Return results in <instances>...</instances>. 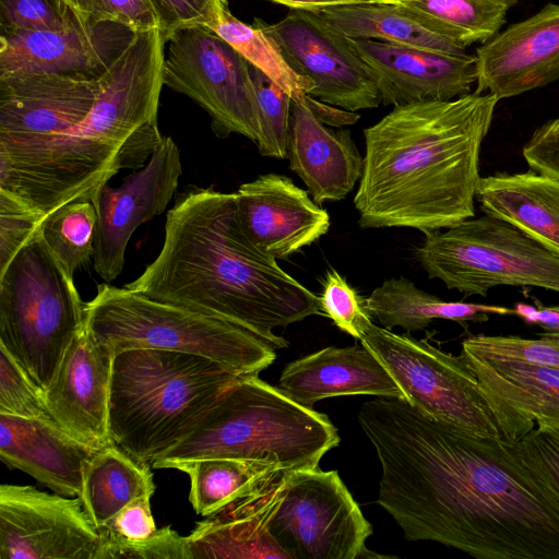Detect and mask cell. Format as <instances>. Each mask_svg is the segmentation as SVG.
<instances>
[{
  "label": "cell",
  "instance_id": "6da1fadb",
  "mask_svg": "<svg viewBox=\"0 0 559 559\" xmlns=\"http://www.w3.org/2000/svg\"><path fill=\"white\" fill-rule=\"evenodd\" d=\"M358 421L381 466L377 503L406 540L478 559H559V502L507 440L469 435L403 399L364 403Z\"/></svg>",
  "mask_w": 559,
  "mask_h": 559
},
{
  "label": "cell",
  "instance_id": "7a4b0ae2",
  "mask_svg": "<svg viewBox=\"0 0 559 559\" xmlns=\"http://www.w3.org/2000/svg\"><path fill=\"white\" fill-rule=\"evenodd\" d=\"M126 287L236 324L275 349L288 343L274 329L322 314L320 298L245 235L235 193L211 188L178 195L159 253Z\"/></svg>",
  "mask_w": 559,
  "mask_h": 559
},
{
  "label": "cell",
  "instance_id": "3957f363",
  "mask_svg": "<svg viewBox=\"0 0 559 559\" xmlns=\"http://www.w3.org/2000/svg\"><path fill=\"white\" fill-rule=\"evenodd\" d=\"M498 102L469 93L394 106L365 129L358 225L426 235L474 217L480 147Z\"/></svg>",
  "mask_w": 559,
  "mask_h": 559
},
{
  "label": "cell",
  "instance_id": "277c9868",
  "mask_svg": "<svg viewBox=\"0 0 559 559\" xmlns=\"http://www.w3.org/2000/svg\"><path fill=\"white\" fill-rule=\"evenodd\" d=\"M166 37L139 32L100 76L88 115L10 176L0 191L47 216L72 201H91L122 169H140L163 141L157 123Z\"/></svg>",
  "mask_w": 559,
  "mask_h": 559
},
{
  "label": "cell",
  "instance_id": "5b68a950",
  "mask_svg": "<svg viewBox=\"0 0 559 559\" xmlns=\"http://www.w3.org/2000/svg\"><path fill=\"white\" fill-rule=\"evenodd\" d=\"M338 443L337 429L326 415L298 404L258 374H245L226 386L190 432L152 467L226 457L290 473L319 467Z\"/></svg>",
  "mask_w": 559,
  "mask_h": 559
},
{
  "label": "cell",
  "instance_id": "8992f818",
  "mask_svg": "<svg viewBox=\"0 0 559 559\" xmlns=\"http://www.w3.org/2000/svg\"><path fill=\"white\" fill-rule=\"evenodd\" d=\"M240 376L218 361L189 353L155 348L116 353L108 404L111 443L152 466Z\"/></svg>",
  "mask_w": 559,
  "mask_h": 559
},
{
  "label": "cell",
  "instance_id": "52a82bcc",
  "mask_svg": "<svg viewBox=\"0 0 559 559\" xmlns=\"http://www.w3.org/2000/svg\"><path fill=\"white\" fill-rule=\"evenodd\" d=\"M85 304L39 231L0 271V347L41 393L85 326Z\"/></svg>",
  "mask_w": 559,
  "mask_h": 559
},
{
  "label": "cell",
  "instance_id": "ba28073f",
  "mask_svg": "<svg viewBox=\"0 0 559 559\" xmlns=\"http://www.w3.org/2000/svg\"><path fill=\"white\" fill-rule=\"evenodd\" d=\"M93 337L114 354L155 348L203 356L238 374H258L276 359L275 348L221 319L104 283L85 304Z\"/></svg>",
  "mask_w": 559,
  "mask_h": 559
},
{
  "label": "cell",
  "instance_id": "9c48e42d",
  "mask_svg": "<svg viewBox=\"0 0 559 559\" xmlns=\"http://www.w3.org/2000/svg\"><path fill=\"white\" fill-rule=\"evenodd\" d=\"M415 254L429 278L466 296L485 297L498 286L559 293V253L495 216L426 234Z\"/></svg>",
  "mask_w": 559,
  "mask_h": 559
},
{
  "label": "cell",
  "instance_id": "30bf717a",
  "mask_svg": "<svg viewBox=\"0 0 559 559\" xmlns=\"http://www.w3.org/2000/svg\"><path fill=\"white\" fill-rule=\"evenodd\" d=\"M360 342L383 364L412 406L478 438L504 439L493 402L462 355L373 323Z\"/></svg>",
  "mask_w": 559,
  "mask_h": 559
},
{
  "label": "cell",
  "instance_id": "8fae6325",
  "mask_svg": "<svg viewBox=\"0 0 559 559\" xmlns=\"http://www.w3.org/2000/svg\"><path fill=\"white\" fill-rule=\"evenodd\" d=\"M269 533L287 559L372 558V526L336 471L288 473Z\"/></svg>",
  "mask_w": 559,
  "mask_h": 559
},
{
  "label": "cell",
  "instance_id": "7c38bea8",
  "mask_svg": "<svg viewBox=\"0 0 559 559\" xmlns=\"http://www.w3.org/2000/svg\"><path fill=\"white\" fill-rule=\"evenodd\" d=\"M164 85L185 94L212 118L217 136L241 134L257 142L258 121L250 63L204 25L166 37Z\"/></svg>",
  "mask_w": 559,
  "mask_h": 559
},
{
  "label": "cell",
  "instance_id": "4fadbf2b",
  "mask_svg": "<svg viewBox=\"0 0 559 559\" xmlns=\"http://www.w3.org/2000/svg\"><path fill=\"white\" fill-rule=\"evenodd\" d=\"M99 79L48 72L0 75V178L81 122L98 96Z\"/></svg>",
  "mask_w": 559,
  "mask_h": 559
},
{
  "label": "cell",
  "instance_id": "5bb4252c",
  "mask_svg": "<svg viewBox=\"0 0 559 559\" xmlns=\"http://www.w3.org/2000/svg\"><path fill=\"white\" fill-rule=\"evenodd\" d=\"M254 22L277 44L292 69L314 83L310 96L349 111L382 104L371 70L347 37L317 12L290 10L274 24Z\"/></svg>",
  "mask_w": 559,
  "mask_h": 559
},
{
  "label": "cell",
  "instance_id": "9a60e30c",
  "mask_svg": "<svg viewBox=\"0 0 559 559\" xmlns=\"http://www.w3.org/2000/svg\"><path fill=\"white\" fill-rule=\"evenodd\" d=\"M104 539L82 500L0 486L1 559H103Z\"/></svg>",
  "mask_w": 559,
  "mask_h": 559
},
{
  "label": "cell",
  "instance_id": "2e32d148",
  "mask_svg": "<svg viewBox=\"0 0 559 559\" xmlns=\"http://www.w3.org/2000/svg\"><path fill=\"white\" fill-rule=\"evenodd\" d=\"M181 174L179 148L171 138L164 136L142 169L127 177L120 187L105 183L94 194L91 202L97 223L93 260L105 283L120 275L132 234L166 210Z\"/></svg>",
  "mask_w": 559,
  "mask_h": 559
},
{
  "label": "cell",
  "instance_id": "e0dca14e",
  "mask_svg": "<svg viewBox=\"0 0 559 559\" xmlns=\"http://www.w3.org/2000/svg\"><path fill=\"white\" fill-rule=\"evenodd\" d=\"M135 34L121 24L80 14L62 29L1 34L0 75L48 72L98 79Z\"/></svg>",
  "mask_w": 559,
  "mask_h": 559
},
{
  "label": "cell",
  "instance_id": "ac0fdd59",
  "mask_svg": "<svg viewBox=\"0 0 559 559\" xmlns=\"http://www.w3.org/2000/svg\"><path fill=\"white\" fill-rule=\"evenodd\" d=\"M371 70L383 105L451 100L471 93L477 81L476 57L407 45L348 38Z\"/></svg>",
  "mask_w": 559,
  "mask_h": 559
},
{
  "label": "cell",
  "instance_id": "d6986e66",
  "mask_svg": "<svg viewBox=\"0 0 559 559\" xmlns=\"http://www.w3.org/2000/svg\"><path fill=\"white\" fill-rule=\"evenodd\" d=\"M477 87L498 100L559 79V3L497 33L476 49Z\"/></svg>",
  "mask_w": 559,
  "mask_h": 559
},
{
  "label": "cell",
  "instance_id": "ffe728a7",
  "mask_svg": "<svg viewBox=\"0 0 559 559\" xmlns=\"http://www.w3.org/2000/svg\"><path fill=\"white\" fill-rule=\"evenodd\" d=\"M235 195L242 231L275 259L313 243L330 228L329 213L286 176L261 175L242 183Z\"/></svg>",
  "mask_w": 559,
  "mask_h": 559
},
{
  "label": "cell",
  "instance_id": "44dd1931",
  "mask_svg": "<svg viewBox=\"0 0 559 559\" xmlns=\"http://www.w3.org/2000/svg\"><path fill=\"white\" fill-rule=\"evenodd\" d=\"M114 356L93 337L85 323L43 393L50 416L75 438L97 449L111 443L108 404Z\"/></svg>",
  "mask_w": 559,
  "mask_h": 559
},
{
  "label": "cell",
  "instance_id": "7402d4cb",
  "mask_svg": "<svg viewBox=\"0 0 559 559\" xmlns=\"http://www.w3.org/2000/svg\"><path fill=\"white\" fill-rule=\"evenodd\" d=\"M501 419L504 440L516 442L536 426L559 431V369L485 355L462 345Z\"/></svg>",
  "mask_w": 559,
  "mask_h": 559
},
{
  "label": "cell",
  "instance_id": "603a6c76",
  "mask_svg": "<svg viewBox=\"0 0 559 559\" xmlns=\"http://www.w3.org/2000/svg\"><path fill=\"white\" fill-rule=\"evenodd\" d=\"M98 449L75 438L53 418L0 413V459L53 492L79 497L83 472Z\"/></svg>",
  "mask_w": 559,
  "mask_h": 559
},
{
  "label": "cell",
  "instance_id": "cb8c5ba5",
  "mask_svg": "<svg viewBox=\"0 0 559 559\" xmlns=\"http://www.w3.org/2000/svg\"><path fill=\"white\" fill-rule=\"evenodd\" d=\"M287 477V472H277L261 486L205 516L186 536L189 559H287L267 530Z\"/></svg>",
  "mask_w": 559,
  "mask_h": 559
},
{
  "label": "cell",
  "instance_id": "d4e9b609",
  "mask_svg": "<svg viewBox=\"0 0 559 559\" xmlns=\"http://www.w3.org/2000/svg\"><path fill=\"white\" fill-rule=\"evenodd\" d=\"M280 389L298 404L313 408L326 397L404 395L378 357L365 345L325 347L298 358L283 369Z\"/></svg>",
  "mask_w": 559,
  "mask_h": 559
},
{
  "label": "cell",
  "instance_id": "484cf974",
  "mask_svg": "<svg viewBox=\"0 0 559 559\" xmlns=\"http://www.w3.org/2000/svg\"><path fill=\"white\" fill-rule=\"evenodd\" d=\"M287 158L319 205L344 199L362 173L350 132L325 127L301 99L292 103Z\"/></svg>",
  "mask_w": 559,
  "mask_h": 559
},
{
  "label": "cell",
  "instance_id": "4316f807",
  "mask_svg": "<svg viewBox=\"0 0 559 559\" xmlns=\"http://www.w3.org/2000/svg\"><path fill=\"white\" fill-rule=\"evenodd\" d=\"M475 200L486 215L501 218L559 253V180L528 170L480 177Z\"/></svg>",
  "mask_w": 559,
  "mask_h": 559
},
{
  "label": "cell",
  "instance_id": "83f0119b",
  "mask_svg": "<svg viewBox=\"0 0 559 559\" xmlns=\"http://www.w3.org/2000/svg\"><path fill=\"white\" fill-rule=\"evenodd\" d=\"M366 307L383 328L400 326L406 332L424 330L433 320L481 323L490 314H515L502 306L442 300L403 276L384 281L366 298Z\"/></svg>",
  "mask_w": 559,
  "mask_h": 559
},
{
  "label": "cell",
  "instance_id": "f1b7e54d",
  "mask_svg": "<svg viewBox=\"0 0 559 559\" xmlns=\"http://www.w3.org/2000/svg\"><path fill=\"white\" fill-rule=\"evenodd\" d=\"M314 12L348 38L374 39L449 53L465 52L462 46L432 31L399 1L342 4Z\"/></svg>",
  "mask_w": 559,
  "mask_h": 559
},
{
  "label": "cell",
  "instance_id": "f546056e",
  "mask_svg": "<svg viewBox=\"0 0 559 559\" xmlns=\"http://www.w3.org/2000/svg\"><path fill=\"white\" fill-rule=\"evenodd\" d=\"M150 467L114 443L98 449L88 460L79 497L98 528L133 500L152 497L155 485Z\"/></svg>",
  "mask_w": 559,
  "mask_h": 559
},
{
  "label": "cell",
  "instance_id": "4dcf8cb0",
  "mask_svg": "<svg viewBox=\"0 0 559 559\" xmlns=\"http://www.w3.org/2000/svg\"><path fill=\"white\" fill-rule=\"evenodd\" d=\"M169 468L189 476L190 502L194 511L204 518L281 472L273 466L226 457L176 462Z\"/></svg>",
  "mask_w": 559,
  "mask_h": 559
},
{
  "label": "cell",
  "instance_id": "1f68e13d",
  "mask_svg": "<svg viewBox=\"0 0 559 559\" xmlns=\"http://www.w3.org/2000/svg\"><path fill=\"white\" fill-rule=\"evenodd\" d=\"M516 0H402L400 4L436 33L464 49L486 43Z\"/></svg>",
  "mask_w": 559,
  "mask_h": 559
},
{
  "label": "cell",
  "instance_id": "d6a6232c",
  "mask_svg": "<svg viewBox=\"0 0 559 559\" xmlns=\"http://www.w3.org/2000/svg\"><path fill=\"white\" fill-rule=\"evenodd\" d=\"M210 29L288 93L293 100L310 95L314 88L310 79L292 69L277 44L255 22L246 24L226 8Z\"/></svg>",
  "mask_w": 559,
  "mask_h": 559
},
{
  "label": "cell",
  "instance_id": "836d02e7",
  "mask_svg": "<svg viewBox=\"0 0 559 559\" xmlns=\"http://www.w3.org/2000/svg\"><path fill=\"white\" fill-rule=\"evenodd\" d=\"M96 223L91 201H72L49 213L40 224L41 238L72 277L94 257Z\"/></svg>",
  "mask_w": 559,
  "mask_h": 559
},
{
  "label": "cell",
  "instance_id": "e575fe53",
  "mask_svg": "<svg viewBox=\"0 0 559 559\" xmlns=\"http://www.w3.org/2000/svg\"><path fill=\"white\" fill-rule=\"evenodd\" d=\"M258 121V151L262 156L287 158L293 98L266 74L250 64Z\"/></svg>",
  "mask_w": 559,
  "mask_h": 559
},
{
  "label": "cell",
  "instance_id": "d590c367",
  "mask_svg": "<svg viewBox=\"0 0 559 559\" xmlns=\"http://www.w3.org/2000/svg\"><path fill=\"white\" fill-rule=\"evenodd\" d=\"M99 531L104 539L103 559L127 558L130 550L158 531L151 510V497L133 500Z\"/></svg>",
  "mask_w": 559,
  "mask_h": 559
},
{
  "label": "cell",
  "instance_id": "8d00e7d4",
  "mask_svg": "<svg viewBox=\"0 0 559 559\" xmlns=\"http://www.w3.org/2000/svg\"><path fill=\"white\" fill-rule=\"evenodd\" d=\"M76 16L66 0H0L1 34L58 31Z\"/></svg>",
  "mask_w": 559,
  "mask_h": 559
},
{
  "label": "cell",
  "instance_id": "74e56055",
  "mask_svg": "<svg viewBox=\"0 0 559 559\" xmlns=\"http://www.w3.org/2000/svg\"><path fill=\"white\" fill-rule=\"evenodd\" d=\"M320 298L322 311L343 332L361 340L372 324L366 299L337 271L326 272Z\"/></svg>",
  "mask_w": 559,
  "mask_h": 559
},
{
  "label": "cell",
  "instance_id": "f35d334b",
  "mask_svg": "<svg viewBox=\"0 0 559 559\" xmlns=\"http://www.w3.org/2000/svg\"><path fill=\"white\" fill-rule=\"evenodd\" d=\"M508 444L532 477L559 502V431L536 426Z\"/></svg>",
  "mask_w": 559,
  "mask_h": 559
},
{
  "label": "cell",
  "instance_id": "ab89813d",
  "mask_svg": "<svg viewBox=\"0 0 559 559\" xmlns=\"http://www.w3.org/2000/svg\"><path fill=\"white\" fill-rule=\"evenodd\" d=\"M462 345L485 355L559 369V341L545 336L535 340L518 335L479 334L465 338Z\"/></svg>",
  "mask_w": 559,
  "mask_h": 559
},
{
  "label": "cell",
  "instance_id": "60d3db41",
  "mask_svg": "<svg viewBox=\"0 0 559 559\" xmlns=\"http://www.w3.org/2000/svg\"><path fill=\"white\" fill-rule=\"evenodd\" d=\"M0 413L26 418L51 417L43 393L29 381L19 365L1 347Z\"/></svg>",
  "mask_w": 559,
  "mask_h": 559
},
{
  "label": "cell",
  "instance_id": "b9f144b4",
  "mask_svg": "<svg viewBox=\"0 0 559 559\" xmlns=\"http://www.w3.org/2000/svg\"><path fill=\"white\" fill-rule=\"evenodd\" d=\"M78 14L97 21L121 24L135 33L160 28L152 0H66Z\"/></svg>",
  "mask_w": 559,
  "mask_h": 559
},
{
  "label": "cell",
  "instance_id": "7bdbcfd3",
  "mask_svg": "<svg viewBox=\"0 0 559 559\" xmlns=\"http://www.w3.org/2000/svg\"><path fill=\"white\" fill-rule=\"evenodd\" d=\"M45 217L0 191V271L39 231Z\"/></svg>",
  "mask_w": 559,
  "mask_h": 559
},
{
  "label": "cell",
  "instance_id": "ee69618b",
  "mask_svg": "<svg viewBox=\"0 0 559 559\" xmlns=\"http://www.w3.org/2000/svg\"><path fill=\"white\" fill-rule=\"evenodd\" d=\"M158 11L162 32L167 37L171 32L187 26L211 27L228 8L226 0H152Z\"/></svg>",
  "mask_w": 559,
  "mask_h": 559
},
{
  "label": "cell",
  "instance_id": "f6af8a7d",
  "mask_svg": "<svg viewBox=\"0 0 559 559\" xmlns=\"http://www.w3.org/2000/svg\"><path fill=\"white\" fill-rule=\"evenodd\" d=\"M522 153L531 170L559 180V118L536 129Z\"/></svg>",
  "mask_w": 559,
  "mask_h": 559
},
{
  "label": "cell",
  "instance_id": "bcb514c9",
  "mask_svg": "<svg viewBox=\"0 0 559 559\" xmlns=\"http://www.w3.org/2000/svg\"><path fill=\"white\" fill-rule=\"evenodd\" d=\"M514 312L526 323L542 328L544 332L539 336L559 341V306H544L538 301H536V307L516 304Z\"/></svg>",
  "mask_w": 559,
  "mask_h": 559
},
{
  "label": "cell",
  "instance_id": "7dc6e473",
  "mask_svg": "<svg viewBox=\"0 0 559 559\" xmlns=\"http://www.w3.org/2000/svg\"><path fill=\"white\" fill-rule=\"evenodd\" d=\"M301 100L311 110L314 117L325 126L344 127L356 123L360 115L325 104L309 94L305 95Z\"/></svg>",
  "mask_w": 559,
  "mask_h": 559
},
{
  "label": "cell",
  "instance_id": "c3c4849f",
  "mask_svg": "<svg viewBox=\"0 0 559 559\" xmlns=\"http://www.w3.org/2000/svg\"><path fill=\"white\" fill-rule=\"evenodd\" d=\"M288 7L290 10L320 11L325 8L364 2L391 0H267Z\"/></svg>",
  "mask_w": 559,
  "mask_h": 559
},
{
  "label": "cell",
  "instance_id": "681fc988",
  "mask_svg": "<svg viewBox=\"0 0 559 559\" xmlns=\"http://www.w3.org/2000/svg\"><path fill=\"white\" fill-rule=\"evenodd\" d=\"M391 1H402V0H391Z\"/></svg>",
  "mask_w": 559,
  "mask_h": 559
}]
</instances>
